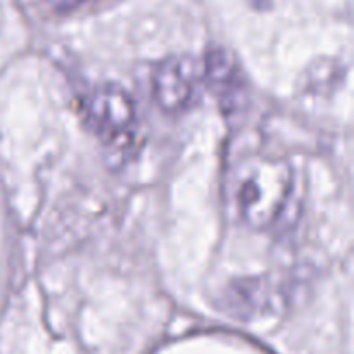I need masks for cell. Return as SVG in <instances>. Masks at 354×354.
Here are the masks:
<instances>
[{
    "label": "cell",
    "instance_id": "1",
    "mask_svg": "<svg viewBox=\"0 0 354 354\" xmlns=\"http://www.w3.org/2000/svg\"><path fill=\"white\" fill-rule=\"evenodd\" d=\"M294 175L283 159L252 156L232 173L230 197L245 227L266 230L283 213L292 192Z\"/></svg>",
    "mask_w": 354,
    "mask_h": 354
},
{
    "label": "cell",
    "instance_id": "2",
    "mask_svg": "<svg viewBox=\"0 0 354 354\" xmlns=\"http://www.w3.org/2000/svg\"><path fill=\"white\" fill-rule=\"evenodd\" d=\"M86 116L104 140L109 156H120L133 142L135 104L130 93L116 83L97 86L86 100Z\"/></svg>",
    "mask_w": 354,
    "mask_h": 354
},
{
    "label": "cell",
    "instance_id": "3",
    "mask_svg": "<svg viewBox=\"0 0 354 354\" xmlns=\"http://www.w3.org/2000/svg\"><path fill=\"white\" fill-rule=\"evenodd\" d=\"M194 64L187 57H168L152 73V93L166 113L185 109L194 93Z\"/></svg>",
    "mask_w": 354,
    "mask_h": 354
},
{
    "label": "cell",
    "instance_id": "4",
    "mask_svg": "<svg viewBox=\"0 0 354 354\" xmlns=\"http://www.w3.org/2000/svg\"><path fill=\"white\" fill-rule=\"evenodd\" d=\"M282 297L280 286L273 282L272 277H252V279H241L228 286L225 303L232 311L248 317L263 310H270Z\"/></svg>",
    "mask_w": 354,
    "mask_h": 354
},
{
    "label": "cell",
    "instance_id": "5",
    "mask_svg": "<svg viewBox=\"0 0 354 354\" xmlns=\"http://www.w3.org/2000/svg\"><path fill=\"white\" fill-rule=\"evenodd\" d=\"M204 80L214 97L221 104H232L242 88V76L239 62L227 48H213L204 61Z\"/></svg>",
    "mask_w": 354,
    "mask_h": 354
}]
</instances>
